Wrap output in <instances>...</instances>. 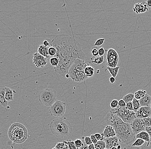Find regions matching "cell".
Here are the masks:
<instances>
[{"mask_svg":"<svg viewBox=\"0 0 151 149\" xmlns=\"http://www.w3.org/2000/svg\"><path fill=\"white\" fill-rule=\"evenodd\" d=\"M106 149V148H105V149Z\"/></svg>","mask_w":151,"mask_h":149,"instance_id":"9f6ffc18","label":"cell"},{"mask_svg":"<svg viewBox=\"0 0 151 149\" xmlns=\"http://www.w3.org/2000/svg\"></svg>","mask_w":151,"mask_h":149,"instance_id":"6f0895ef","label":"cell"},{"mask_svg":"<svg viewBox=\"0 0 151 149\" xmlns=\"http://www.w3.org/2000/svg\"><path fill=\"white\" fill-rule=\"evenodd\" d=\"M141 107H150L151 104V96L146 94L143 98H141L139 100Z\"/></svg>","mask_w":151,"mask_h":149,"instance_id":"2e32d148","label":"cell"},{"mask_svg":"<svg viewBox=\"0 0 151 149\" xmlns=\"http://www.w3.org/2000/svg\"><path fill=\"white\" fill-rule=\"evenodd\" d=\"M150 107H151V105H150Z\"/></svg>","mask_w":151,"mask_h":149,"instance_id":"db71d44e","label":"cell"},{"mask_svg":"<svg viewBox=\"0 0 151 149\" xmlns=\"http://www.w3.org/2000/svg\"><path fill=\"white\" fill-rule=\"evenodd\" d=\"M147 4L148 6L151 8V0H148L147 1Z\"/></svg>","mask_w":151,"mask_h":149,"instance_id":"681fc988","label":"cell"},{"mask_svg":"<svg viewBox=\"0 0 151 149\" xmlns=\"http://www.w3.org/2000/svg\"><path fill=\"white\" fill-rule=\"evenodd\" d=\"M63 142H64L65 144H67L68 146L70 149H76V146L74 141H73L71 140H63Z\"/></svg>","mask_w":151,"mask_h":149,"instance_id":"cb8c5ba5","label":"cell"},{"mask_svg":"<svg viewBox=\"0 0 151 149\" xmlns=\"http://www.w3.org/2000/svg\"><path fill=\"white\" fill-rule=\"evenodd\" d=\"M74 143L76 148H80L83 146L84 143L82 141V140L80 139H77L76 140L74 141Z\"/></svg>","mask_w":151,"mask_h":149,"instance_id":"f546056e","label":"cell"},{"mask_svg":"<svg viewBox=\"0 0 151 149\" xmlns=\"http://www.w3.org/2000/svg\"><path fill=\"white\" fill-rule=\"evenodd\" d=\"M65 149H70L69 148L68 146L66 144H65Z\"/></svg>","mask_w":151,"mask_h":149,"instance_id":"f907efd6","label":"cell"},{"mask_svg":"<svg viewBox=\"0 0 151 149\" xmlns=\"http://www.w3.org/2000/svg\"><path fill=\"white\" fill-rule=\"evenodd\" d=\"M106 50L103 48H100L99 50V54L100 56H103L105 53Z\"/></svg>","mask_w":151,"mask_h":149,"instance_id":"b9f144b4","label":"cell"},{"mask_svg":"<svg viewBox=\"0 0 151 149\" xmlns=\"http://www.w3.org/2000/svg\"><path fill=\"white\" fill-rule=\"evenodd\" d=\"M103 134L105 138L113 137L116 136V131H115L114 128L113 126L109 125H107L106 126L104 130Z\"/></svg>","mask_w":151,"mask_h":149,"instance_id":"9a60e30c","label":"cell"},{"mask_svg":"<svg viewBox=\"0 0 151 149\" xmlns=\"http://www.w3.org/2000/svg\"><path fill=\"white\" fill-rule=\"evenodd\" d=\"M88 149H95L94 144H92L91 145H88Z\"/></svg>","mask_w":151,"mask_h":149,"instance_id":"c3c4849f","label":"cell"},{"mask_svg":"<svg viewBox=\"0 0 151 149\" xmlns=\"http://www.w3.org/2000/svg\"><path fill=\"white\" fill-rule=\"evenodd\" d=\"M132 102L133 104V107H134V112L136 113L138 110L141 107L140 103H139V100L134 99Z\"/></svg>","mask_w":151,"mask_h":149,"instance_id":"d4e9b609","label":"cell"},{"mask_svg":"<svg viewBox=\"0 0 151 149\" xmlns=\"http://www.w3.org/2000/svg\"><path fill=\"white\" fill-rule=\"evenodd\" d=\"M145 131H146L148 133L151 139V126L146 127V129H145Z\"/></svg>","mask_w":151,"mask_h":149,"instance_id":"7bdbcfd3","label":"cell"},{"mask_svg":"<svg viewBox=\"0 0 151 149\" xmlns=\"http://www.w3.org/2000/svg\"><path fill=\"white\" fill-rule=\"evenodd\" d=\"M50 128L53 135L61 138L69 136L72 132V127L70 123L62 119H56L52 120Z\"/></svg>","mask_w":151,"mask_h":149,"instance_id":"3957f363","label":"cell"},{"mask_svg":"<svg viewBox=\"0 0 151 149\" xmlns=\"http://www.w3.org/2000/svg\"><path fill=\"white\" fill-rule=\"evenodd\" d=\"M137 92L138 94L139 95L141 98H143L147 94L146 90H143V89L138 90Z\"/></svg>","mask_w":151,"mask_h":149,"instance_id":"74e56055","label":"cell"},{"mask_svg":"<svg viewBox=\"0 0 151 149\" xmlns=\"http://www.w3.org/2000/svg\"><path fill=\"white\" fill-rule=\"evenodd\" d=\"M64 149H65V148H64Z\"/></svg>","mask_w":151,"mask_h":149,"instance_id":"11a10c76","label":"cell"},{"mask_svg":"<svg viewBox=\"0 0 151 149\" xmlns=\"http://www.w3.org/2000/svg\"><path fill=\"white\" fill-rule=\"evenodd\" d=\"M104 57L103 56H99V57H96L94 58L93 61H91V63H94L96 65H101L102 63H104Z\"/></svg>","mask_w":151,"mask_h":149,"instance_id":"4316f807","label":"cell"},{"mask_svg":"<svg viewBox=\"0 0 151 149\" xmlns=\"http://www.w3.org/2000/svg\"><path fill=\"white\" fill-rule=\"evenodd\" d=\"M118 106L121 107H126V103H125L123 99L120 100L119 101V104H118Z\"/></svg>","mask_w":151,"mask_h":149,"instance_id":"ab89813d","label":"cell"},{"mask_svg":"<svg viewBox=\"0 0 151 149\" xmlns=\"http://www.w3.org/2000/svg\"><path fill=\"white\" fill-rule=\"evenodd\" d=\"M104 141L106 144V148L111 149L113 147H117L119 144V140L116 136L113 137L105 138Z\"/></svg>","mask_w":151,"mask_h":149,"instance_id":"7c38bea8","label":"cell"},{"mask_svg":"<svg viewBox=\"0 0 151 149\" xmlns=\"http://www.w3.org/2000/svg\"><path fill=\"white\" fill-rule=\"evenodd\" d=\"M50 63L51 65L52 66H54L55 67H56L59 64V59L57 58V57H52L50 59Z\"/></svg>","mask_w":151,"mask_h":149,"instance_id":"83f0119b","label":"cell"},{"mask_svg":"<svg viewBox=\"0 0 151 149\" xmlns=\"http://www.w3.org/2000/svg\"><path fill=\"white\" fill-rule=\"evenodd\" d=\"M111 149H118L117 148V147H113Z\"/></svg>","mask_w":151,"mask_h":149,"instance_id":"816d5d0a","label":"cell"},{"mask_svg":"<svg viewBox=\"0 0 151 149\" xmlns=\"http://www.w3.org/2000/svg\"><path fill=\"white\" fill-rule=\"evenodd\" d=\"M95 149L106 148V144L104 140H99L97 144H94Z\"/></svg>","mask_w":151,"mask_h":149,"instance_id":"603a6c76","label":"cell"},{"mask_svg":"<svg viewBox=\"0 0 151 149\" xmlns=\"http://www.w3.org/2000/svg\"><path fill=\"white\" fill-rule=\"evenodd\" d=\"M65 102L56 101L50 107L49 113L50 114L56 117H61L66 112Z\"/></svg>","mask_w":151,"mask_h":149,"instance_id":"52a82bcc","label":"cell"},{"mask_svg":"<svg viewBox=\"0 0 151 149\" xmlns=\"http://www.w3.org/2000/svg\"><path fill=\"white\" fill-rule=\"evenodd\" d=\"M5 87L4 86H1L0 89V102L2 106L6 109V111H9L10 107L8 104V102L6 100L5 98Z\"/></svg>","mask_w":151,"mask_h":149,"instance_id":"5bb4252c","label":"cell"},{"mask_svg":"<svg viewBox=\"0 0 151 149\" xmlns=\"http://www.w3.org/2000/svg\"><path fill=\"white\" fill-rule=\"evenodd\" d=\"M146 141L141 139H137L132 144V147H142L145 144Z\"/></svg>","mask_w":151,"mask_h":149,"instance_id":"484cf974","label":"cell"},{"mask_svg":"<svg viewBox=\"0 0 151 149\" xmlns=\"http://www.w3.org/2000/svg\"><path fill=\"white\" fill-rule=\"evenodd\" d=\"M84 72L88 77H92L94 73V68L90 66H88L85 69Z\"/></svg>","mask_w":151,"mask_h":149,"instance_id":"44dd1931","label":"cell"},{"mask_svg":"<svg viewBox=\"0 0 151 149\" xmlns=\"http://www.w3.org/2000/svg\"><path fill=\"white\" fill-rule=\"evenodd\" d=\"M134 99V95L133 93H129L123 97L122 99L124 101L126 104L128 103L131 102Z\"/></svg>","mask_w":151,"mask_h":149,"instance_id":"7402d4cb","label":"cell"},{"mask_svg":"<svg viewBox=\"0 0 151 149\" xmlns=\"http://www.w3.org/2000/svg\"><path fill=\"white\" fill-rule=\"evenodd\" d=\"M119 69L120 67L119 66L116 67V68H110L109 67L107 66L106 67V70H107L111 74L112 77L116 78L117 77L118 73H119Z\"/></svg>","mask_w":151,"mask_h":149,"instance_id":"ffe728a7","label":"cell"},{"mask_svg":"<svg viewBox=\"0 0 151 149\" xmlns=\"http://www.w3.org/2000/svg\"><path fill=\"white\" fill-rule=\"evenodd\" d=\"M38 100L42 105L51 107L56 101V91L54 89H49L42 90L39 94Z\"/></svg>","mask_w":151,"mask_h":149,"instance_id":"5b68a950","label":"cell"},{"mask_svg":"<svg viewBox=\"0 0 151 149\" xmlns=\"http://www.w3.org/2000/svg\"><path fill=\"white\" fill-rule=\"evenodd\" d=\"M90 137L91 139V141H92V143H93V144H97V142H98V140L96 139L95 136H94V135L92 134L91 135Z\"/></svg>","mask_w":151,"mask_h":149,"instance_id":"60d3db41","label":"cell"},{"mask_svg":"<svg viewBox=\"0 0 151 149\" xmlns=\"http://www.w3.org/2000/svg\"><path fill=\"white\" fill-rule=\"evenodd\" d=\"M136 138L137 139H141L145 140L146 142H150V137L148 133L145 131H142L136 135Z\"/></svg>","mask_w":151,"mask_h":149,"instance_id":"d6986e66","label":"cell"},{"mask_svg":"<svg viewBox=\"0 0 151 149\" xmlns=\"http://www.w3.org/2000/svg\"><path fill=\"white\" fill-rule=\"evenodd\" d=\"M126 107L129 111H134V107H133V104L132 102L128 103L126 104Z\"/></svg>","mask_w":151,"mask_h":149,"instance_id":"f35d334b","label":"cell"},{"mask_svg":"<svg viewBox=\"0 0 151 149\" xmlns=\"http://www.w3.org/2000/svg\"><path fill=\"white\" fill-rule=\"evenodd\" d=\"M5 98L7 101H12L14 100V92L16 91L9 88L8 87H5Z\"/></svg>","mask_w":151,"mask_h":149,"instance_id":"ac0fdd59","label":"cell"},{"mask_svg":"<svg viewBox=\"0 0 151 149\" xmlns=\"http://www.w3.org/2000/svg\"><path fill=\"white\" fill-rule=\"evenodd\" d=\"M84 143L83 146H82L81 148H80V149H88V146L87 144H86V143L84 142V141H83Z\"/></svg>","mask_w":151,"mask_h":149,"instance_id":"f6af8a7d","label":"cell"},{"mask_svg":"<svg viewBox=\"0 0 151 149\" xmlns=\"http://www.w3.org/2000/svg\"><path fill=\"white\" fill-rule=\"evenodd\" d=\"M65 146V144L64 142H60V143H57L55 148L56 149H64Z\"/></svg>","mask_w":151,"mask_h":149,"instance_id":"d590c367","label":"cell"},{"mask_svg":"<svg viewBox=\"0 0 151 149\" xmlns=\"http://www.w3.org/2000/svg\"><path fill=\"white\" fill-rule=\"evenodd\" d=\"M82 139L86 143V144L88 146V145H91V144H93L92 143L91 140V139L90 137H82Z\"/></svg>","mask_w":151,"mask_h":149,"instance_id":"d6a6232c","label":"cell"},{"mask_svg":"<svg viewBox=\"0 0 151 149\" xmlns=\"http://www.w3.org/2000/svg\"><path fill=\"white\" fill-rule=\"evenodd\" d=\"M140 149H151V139L150 142H146V144H144L142 146Z\"/></svg>","mask_w":151,"mask_h":149,"instance_id":"e575fe53","label":"cell"},{"mask_svg":"<svg viewBox=\"0 0 151 149\" xmlns=\"http://www.w3.org/2000/svg\"><path fill=\"white\" fill-rule=\"evenodd\" d=\"M105 38L99 39L98 40H96L94 45L95 47H99L103 44L105 41Z\"/></svg>","mask_w":151,"mask_h":149,"instance_id":"836d02e7","label":"cell"},{"mask_svg":"<svg viewBox=\"0 0 151 149\" xmlns=\"http://www.w3.org/2000/svg\"><path fill=\"white\" fill-rule=\"evenodd\" d=\"M146 127L151 126V117L146 118L142 119Z\"/></svg>","mask_w":151,"mask_h":149,"instance_id":"4dcf8cb0","label":"cell"},{"mask_svg":"<svg viewBox=\"0 0 151 149\" xmlns=\"http://www.w3.org/2000/svg\"><path fill=\"white\" fill-rule=\"evenodd\" d=\"M132 131L136 135L142 131H145L146 126L142 119L136 118L130 124Z\"/></svg>","mask_w":151,"mask_h":149,"instance_id":"9c48e42d","label":"cell"},{"mask_svg":"<svg viewBox=\"0 0 151 149\" xmlns=\"http://www.w3.org/2000/svg\"><path fill=\"white\" fill-rule=\"evenodd\" d=\"M43 45H44V46H45V47H48L49 45H50V43H49L48 41L45 40L43 42Z\"/></svg>","mask_w":151,"mask_h":149,"instance_id":"bcb514c9","label":"cell"},{"mask_svg":"<svg viewBox=\"0 0 151 149\" xmlns=\"http://www.w3.org/2000/svg\"><path fill=\"white\" fill-rule=\"evenodd\" d=\"M91 53L92 55L94 56H97L99 55V50H98L97 48H92L91 50Z\"/></svg>","mask_w":151,"mask_h":149,"instance_id":"8d00e7d4","label":"cell"},{"mask_svg":"<svg viewBox=\"0 0 151 149\" xmlns=\"http://www.w3.org/2000/svg\"><path fill=\"white\" fill-rule=\"evenodd\" d=\"M52 149H56V148H52Z\"/></svg>","mask_w":151,"mask_h":149,"instance_id":"f5cc1de1","label":"cell"},{"mask_svg":"<svg viewBox=\"0 0 151 149\" xmlns=\"http://www.w3.org/2000/svg\"><path fill=\"white\" fill-rule=\"evenodd\" d=\"M48 50H49L48 47H45L43 45H40L37 50L38 53L40 54L47 58H49L50 57Z\"/></svg>","mask_w":151,"mask_h":149,"instance_id":"e0dca14e","label":"cell"},{"mask_svg":"<svg viewBox=\"0 0 151 149\" xmlns=\"http://www.w3.org/2000/svg\"><path fill=\"white\" fill-rule=\"evenodd\" d=\"M8 136L10 140L15 144H22L28 138V130L21 123H14L8 130Z\"/></svg>","mask_w":151,"mask_h":149,"instance_id":"277c9868","label":"cell"},{"mask_svg":"<svg viewBox=\"0 0 151 149\" xmlns=\"http://www.w3.org/2000/svg\"><path fill=\"white\" fill-rule=\"evenodd\" d=\"M105 120L107 125L113 126L115 129L117 137L120 143L128 144L134 140L136 135L132 131L130 124L124 122L119 117L112 112L107 114Z\"/></svg>","mask_w":151,"mask_h":149,"instance_id":"7a4b0ae2","label":"cell"},{"mask_svg":"<svg viewBox=\"0 0 151 149\" xmlns=\"http://www.w3.org/2000/svg\"><path fill=\"white\" fill-rule=\"evenodd\" d=\"M151 117L150 106L141 107L136 113L137 118L144 119Z\"/></svg>","mask_w":151,"mask_h":149,"instance_id":"8fae6325","label":"cell"},{"mask_svg":"<svg viewBox=\"0 0 151 149\" xmlns=\"http://www.w3.org/2000/svg\"><path fill=\"white\" fill-rule=\"evenodd\" d=\"M48 52H49L50 56H55L56 55L57 50L55 48L51 47L49 48Z\"/></svg>","mask_w":151,"mask_h":149,"instance_id":"f1b7e54d","label":"cell"},{"mask_svg":"<svg viewBox=\"0 0 151 149\" xmlns=\"http://www.w3.org/2000/svg\"><path fill=\"white\" fill-rule=\"evenodd\" d=\"M133 10L137 14H141L149 11L147 3L142 2L141 3L136 4L133 8Z\"/></svg>","mask_w":151,"mask_h":149,"instance_id":"4fadbf2b","label":"cell"},{"mask_svg":"<svg viewBox=\"0 0 151 149\" xmlns=\"http://www.w3.org/2000/svg\"><path fill=\"white\" fill-rule=\"evenodd\" d=\"M134 95V99H136L138 100H139L141 99V97H140V96H139V95L138 94L137 92V91L136 92H135Z\"/></svg>","mask_w":151,"mask_h":149,"instance_id":"ee69618b","label":"cell"},{"mask_svg":"<svg viewBox=\"0 0 151 149\" xmlns=\"http://www.w3.org/2000/svg\"><path fill=\"white\" fill-rule=\"evenodd\" d=\"M32 61L33 63L37 68L43 67L47 63V58L42 56L38 52L33 55Z\"/></svg>","mask_w":151,"mask_h":149,"instance_id":"30bf717a","label":"cell"},{"mask_svg":"<svg viewBox=\"0 0 151 149\" xmlns=\"http://www.w3.org/2000/svg\"><path fill=\"white\" fill-rule=\"evenodd\" d=\"M109 82H110L111 83H113L115 82V81H116V79H115V77H112L109 78Z\"/></svg>","mask_w":151,"mask_h":149,"instance_id":"7dc6e473","label":"cell"},{"mask_svg":"<svg viewBox=\"0 0 151 149\" xmlns=\"http://www.w3.org/2000/svg\"><path fill=\"white\" fill-rule=\"evenodd\" d=\"M51 46L56 49L55 57L59 59L58 66L54 68L55 71L63 77L69 78L68 72L71 65L76 59L83 60L85 54L79 42L73 36L58 35L51 42Z\"/></svg>","mask_w":151,"mask_h":149,"instance_id":"6da1fadb","label":"cell"},{"mask_svg":"<svg viewBox=\"0 0 151 149\" xmlns=\"http://www.w3.org/2000/svg\"><path fill=\"white\" fill-rule=\"evenodd\" d=\"M110 112L114 113L124 122L131 124L136 117V113L134 111H129L127 107H121L119 106L115 109H111Z\"/></svg>","mask_w":151,"mask_h":149,"instance_id":"8992f818","label":"cell"},{"mask_svg":"<svg viewBox=\"0 0 151 149\" xmlns=\"http://www.w3.org/2000/svg\"><path fill=\"white\" fill-rule=\"evenodd\" d=\"M119 101L117 99H114L110 103V106L111 109H115L118 107Z\"/></svg>","mask_w":151,"mask_h":149,"instance_id":"1f68e13d","label":"cell"},{"mask_svg":"<svg viewBox=\"0 0 151 149\" xmlns=\"http://www.w3.org/2000/svg\"><path fill=\"white\" fill-rule=\"evenodd\" d=\"M106 63L108 66L110 68L117 67L119 61V55L116 50L110 48L106 50Z\"/></svg>","mask_w":151,"mask_h":149,"instance_id":"ba28073f","label":"cell"}]
</instances>
